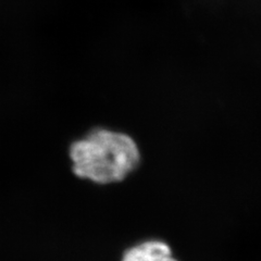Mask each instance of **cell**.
Instances as JSON below:
<instances>
[{
  "label": "cell",
  "mask_w": 261,
  "mask_h": 261,
  "mask_svg": "<svg viewBox=\"0 0 261 261\" xmlns=\"http://www.w3.org/2000/svg\"><path fill=\"white\" fill-rule=\"evenodd\" d=\"M171 255L172 251L168 244L151 241L128 249L122 257V261H159Z\"/></svg>",
  "instance_id": "7a4b0ae2"
},
{
  "label": "cell",
  "mask_w": 261,
  "mask_h": 261,
  "mask_svg": "<svg viewBox=\"0 0 261 261\" xmlns=\"http://www.w3.org/2000/svg\"><path fill=\"white\" fill-rule=\"evenodd\" d=\"M159 261H177L172 255L171 256H168V257H165V258H162L161 260H159Z\"/></svg>",
  "instance_id": "3957f363"
},
{
  "label": "cell",
  "mask_w": 261,
  "mask_h": 261,
  "mask_svg": "<svg viewBox=\"0 0 261 261\" xmlns=\"http://www.w3.org/2000/svg\"><path fill=\"white\" fill-rule=\"evenodd\" d=\"M74 174L98 184L124 179L138 166L140 151L128 135L98 128L70 147Z\"/></svg>",
  "instance_id": "6da1fadb"
}]
</instances>
